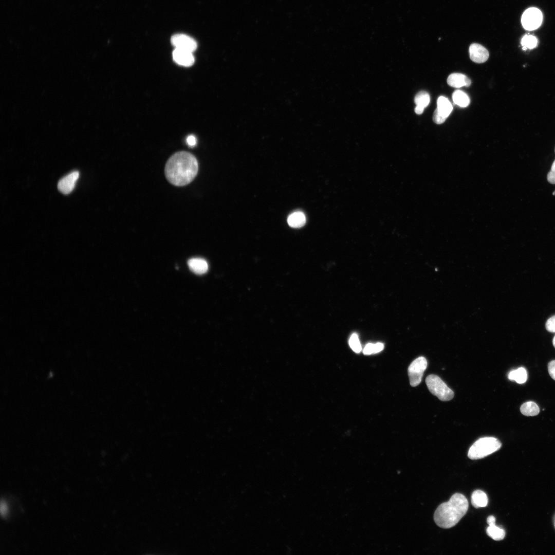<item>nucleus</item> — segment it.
I'll list each match as a JSON object with an SVG mask.
<instances>
[{"instance_id":"1","label":"nucleus","mask_w":555,"mask_h":555,"mask_svg":"<svg viewBox=\"0 0 555 555\" xmlns=\"http://www.w3.org/2000/svg\"><path fill=\"white\" fill-rule=\"evenodd\" d=\"M198 169L197 159L192 154L184 151L173 155L167 161L164 173L167 180L176 186H184L196 177Z\"/></svg>"},{"instance_id":"2","label":"nucleus","mask_w":555,"mask_h":555,"mask_svg":"<svg viewBox=\"0 0 555 555\" xmlns=\"http://www.w3.org/2000/svg\"><path fill=\"white\" fill-rule=\"evenodd\" d=\"M469 507L467 498L456 493L449 501L440 504L436 509L434 520L440 528L448 529L456 525L465 515Z\"/></svg>"},{"instance_id":"3","label":"nucleus","mask_w":555,"mask_h":555,"mask_svg":"<svg viewBox=\"0 0 555 555\" xmlns=\"http://www.w3.org/2000/svg\"><path fill=\"white\" fill-rule=\"evenodd\" d=\"M501 446V442L496 438H481L477 440L470 448L468 456L473 460L481 459L498 450Z\"/></svg>"},{"instance_id":"4","label":"nucleus","mask_w":555,"mask_h":555,"mask_svg":"<svg viewBox=\"0 0 555 555\" xmlns=\"http://www.w3.org/2000/svg\"><path fill=\"white\" fill-rule=\"evenodd\" d=\"M425 383L430 392L440 400L449 401L454 397L453 391L437 375H429Z\"/></svg>"},{"instance_id":"5","label":"nucleus","mask_w":555,"mask_h":555,"mask_svg":"<svg viewBox=\"0 0 555 555\" xmlns=\"http://www.w3.org/2000/svg\"><path fill=\"white\" fill-rule=\"evenodd\" d=\"M427 366L428 362L424 357H419L411 363L408 372L410 383L412 386H416L420 383Z\"/></svg>"},{"instance_id":"6","label":"nucleus","mask_w":555,"mask_h":555,"mask_svg":"<svg viewBox=\"0 0 555 555\" xmlns=\"http://www.w3.org/2000/svg\"><path fill=\"white\" fill-rule=\"evenodd\" d=\"M543 15L538 8L532 7L527 9L523 13L521 22L523 27L527 30H533L538 28L542 23Z\"/></svg>"},{"instance_id":"7","label":"nucleus","mask_w":555,"mask_h":555,"mask_svg":"<svg viewBox=\"0 0 555 555\" xmlns=\"http://www.w3.org/2000/svg\"><path fill=\"white\" fill-rule=\"evenodd\" d=\"M171 42L175 48L193 52L197 48L196 42L190 36L184 34H176L172 36Z\"/></svg>"},{"instance_id":"8","label":"nucleus","mask_w":555,"mask_h":555,"mask_svg":"<svg viewBox=\"0 0 555 555\" xmlns=\"http://www.w3.org/2000/svg\"><path fill=\"white\" fill-rule=\"evenodd\" d=\"M79 177L78 171H73L61 178L58 182L59 190L64 194H69L75 188Z\"/></svg>"},{"instance_id":"9","label":"nucleus","mask_w":555,"mask_h":555,"mask_svg":"<svg viewBox=\"0 0 555 555\" xmlns=\"http://www.w3.org/2000/svg\"><path fill=\"white\" fill-rule=\"evenodd\" d=\"M192 53L188 50L175 48L173 51V59L179 65L190 66L194 63V57Z\"/></svg>"},{"instance_id":"10","label":"nucleus","mask_w":555,"mask_h":555,"mask_svg":"<svg viewBox=\"0 0 555 555\" xmlns=\"http://www.w3.org/2000/svg\"><path fill=\"white\" fill-rule=\"evenodd\" d=\"M470 57L471 60L477 63L486 62L489 58L488 50L482 45L473 43L469 47Z\"/></svg>"},{"instance_id":"11","label":"nucleus","mask_w":555,"mask_h":555,"mask_svg":"<svg viewBox=\"0 0 555 555\" xmlns=\"http://www.w3.org/2000/svg\"><path fill=\"white\" fill-rule=\"evenodd\" d=\"M487 522L489 526L487 528L486 533L488 536L495 541H501L505 536V531L495 525V518L493 515L487 517Z\"/></svg>"},{"instance_id":"12","label":"nucleus","mask_w":555,"mask_h":555,"mask_svg":"<svg viewBox=\"0 0 555 555\" xmlns=\"http://www.w3.org/2000/svg\"><path fill=\"white\" fill-rule=\"evenodd\" d=\"M447 83L452 87L459 88L464 86H469L471 82L469 78L462 73H453L448 77Z\"/></svg>"},{"instance_id":"13","label":"nucleus","mask_w":555,"mask_h":555,"mask_svg":"<svg viewBox=\"0 0 555 555\" xmlns=\"http://www.w3.org/2000/svg\"><path fill=\"white\" fill-rule=\"evenodd\" d=\"M188 265L190 270L197 274L205 273L208 270L207 261L201 258H192L188 261Z\"/></svg>"},{"instance_id":"14","label":"nucleus","mask_w":555,"mask_h":555,"mask_svg":"<svg viewBox=\"0 0 555 555\" xmlns=\"http://www.w3.org/2000/svg\"><path fill=\"white\" fill-rule=\"evenodd\" d=\"M288 225L294 228L303 227L306 223V216L301 211H295L290 214L287 218Z\"/></svg>"},{"instance_id":"15","label":"nucleus","mask_w":555,"mask_h":555,"mask_svg":"<svg viewBox=\"0 0 555 555\" xmlns=\"http://www.w3.org/2000/svg\"><path fill=\"white\" fill-rule=\"evenodd\" d=\"M488 502V497L484 491L480 490L473 491L471 495V503L475 508L485 507Z\"/></svg>"},{"instance_id":"16","label":"nucleus","mask_w":555,"mask_h":555,"mask_svg":"<svg viewBox=\"0 0 555 555\" xmlns=\"http://www.w3.org/2000/svg\"><path fill=\"white\" fill-rule=\"evenodd\" d=\"M437 108L442 116L447 118L451 113L453 107L451 102L447 98L440 96L437 99Z\"/></svg>"},{"instance_id":"17","label":"nucleus","mask_w":555,"mask_h":555,"mask_svg":"<svg viewBox=\"0 0 555 555\" xmlns=\"http://www.w3.org/2000/svg\"><path fill=\"white\" fill-rule=\"evenodd\" d=\"M508 378L511 381H515L517 383H525L527 379V373L524 367H520L512 370L508 374Z\"/></svg>"},{"instance_id":"18","label":"nucleus","mask_w":555,"mask_h":555,"mask_svg":"<svg viewBox=\"0 0 555 555\" xmlns=\"http://www.w3.org/2000/svg\"><path fill=\"white\" fill-rule=\"evenodd\" d=\"M521 412L526 416H534L540 412L539 406L534 402L528 401L524 403L520 408Z\"/></svg>"},{"instance_id":"19","label":"nucleus","mask_w":555,"mask_h":555,"mask_svg":"<svg viewBox=\"0 0 555 555\" xmlns=\"http://www.w3.org/2000/svg\"><path fill=\"white\" fill-rule=\"evenodd\" d=\"M452 99L455 104L462 107H467L470 103L469 97L461 90L455 91L453 94Z\"/></svg>"},{"instance_id":"20","label":"nucleus","mask_w":555,"mask_h":555,"mask_svg":"<svg viewBox=\"0 0 555 555\" xmlns=\"http://www.w3.org/2000/svg\"><path fill=\"white\" fill-rule=\"evenodd\" d=\"M430 96L429 94L424 91H419L416 95L414 101L416 105L422 106L424 108L426 107L430 103Z\"/></svg>"},{"instance_id":"21","label":"nucleus","mask_w":555,"mask_h":555,"mask_svg":"<svg viewBox=\"0 0 555 555\" xmlns=\"http://www.w3.org/2000/svg\"><path fill=\"white\" fill-rule=\"evenodd\" d=\"M538 44L536 38L532 35H525L522 40L521 44L527 48L532 49L535 47Z\"/></svg>"},{"instance_id":"22","label":"nucleus","mask_w":555,"mask_h":555,"mask_svg":"<svg viewBox=\"0 0 555 555\" xmlns=\"http://www.w3.org/2000/svg\"><path fill=\"white\" fill-rule=\"evenodd\" d=\"M349 345L352 350L356 353H359L361 350V345L358 335L353 334L349 340Z\"/></svg>"},{"instance_id":"23","label":"nucleus","mask_w":555,"mask_h":555,"mask_svg":"<svg viewBox=\"0 0 555 555\" xmlns=\"http://www.w3.org/2000/svg\"><path fill=\"white\" fill-rule=\"evenodd\" d=\"M446 118H447L442 116L438 112L437 108L435 110L433 114V120L435 123L438 124H441L445 121Z\"/></svg>"},{"instance_id":"24","label":"nucleus","mask_w":555,"mask_h":555,"mask_svg":"<svg viewBox=\"0 0 555 555\" xmlns=\"http://www.w3.org/2000/svg\"><path fill=\"white\" fill-rule=\"evenodd\" d=\"M545 326L547 331L555 332V315L548 319Z\"/></svg>"},{"instance_id":"25","label":"nucleus","mask_w":555,"mask_h":555,"mask_svg":"<svg viewBox=\"0 0 555 555\" xmlns=\"http://www.w3.org/2000/svg\"><path fill=\"white\" fill-rule=\"evenodd\" d=\"M547 179L549 183L555 184V160L551 165L550 171L547 174Z\"/></svg>"},{"instance_id":"26","label":"nucleus","mask_w":555,"mask_h":555,"mask_svg":"<svg viewBox=\"0 0 555 555\" xmlns=\"http://www.w3.org/2000/svg\"><path fill=\"white\" fill-rule=\"evenodd\" d=\"M363 353L364 355H369L372 354H375L374 351V344L368 343L364 347Z\"/></svg>"},{"instance_id":"27","label":"nucleus","mask_w":555,"mask_h":555,"mask_svg":"<svg viewBox=\"0 0 555 555\" xmlns=\"http://www.w3.org/2000/svg\"><path fill=\"white\" fill-rule=\"evenodd\" d=\"M548 370L550 377L555 380V360L549 362Z\"/></svg>"},{"instance_id":"28","label":"nucleus","mask_w":555,"mask_h":555,"mask_svg":"<svg viewBox=\"0 0 555 555\" xmlns=\"http://www.w3.org/2000/svg\"><path fill=\"white\" fill-rule=\"evenodd\" d=\"M187 144L191 147L195 146L196 144V139L194 135H189L186 139Z\"/></svg>"},{"instance_id":"29","label":"nucleus","mask_w":555,"mask_h":555,"mask_svg":"<svg viewBox=\"0 0 555 555\" xmlns=\"http://www.w3.org/2000/svg\"><path fill=\"white\" fill-rule=\"evenodd\" d=\"M8 508L7 505L4 501L1 502V513L2 515L5 516L7 513Z\"/></svg>"},{"instance_id":"30","label":"nucleus","mask_w":555,"mask_h":555,"mask_svg":"<svg viewBox=\"0 0 555 555\" xmlns=\"http://www.w3.org/2000/svg\"><path fill=\"white\" fill-rule=\"evenodd\" d=\"M383 348H384V344L382 343L378 342V343H376V344H374L375 354L378 353L381 351V350H383Z\"/></svg>"},{"instance_id":"31","label":"nucleus","mask_w":555,"mask_h":555,"mask_svg":"<svg viewBox=\"0 0 555 555\" xmlns=\"http://www.w3.org/2000/svg\"><path fill=\"white\" fill-rule=\"evenodd\" d=\"M424 109V108L422 106L416 105L415 108V112L417 114L420 115L423 113Z\"/></svg>"},{"instance_id":"32","label":"nucleus","mask_w":555,"mask_h":555,"mask_svg":"<svg viewBox=\"0 0 555 555\" xmlns=\"http://www.w3.org/2000/svg\"><path fill=\"white\" fill-rule=\"evenodd\" d=\"M552 343H553V346H554V348H555V336L554 337V338H553V340H552Z\"/></svg>"},{"instance_id":"33","label":"nucleus","mask_w":555,"mask_h":555,"mask_svg":"<svg viewBox=\"0 0 555 555\" xmlns=\"http://www.w3.org/2000/svg\"><path fill=\"white\" fill-rule=\"evenodd\" d=\"M552 194H553V195H555V191H554V192H553Z\"/></svg>"}]
</instances>
